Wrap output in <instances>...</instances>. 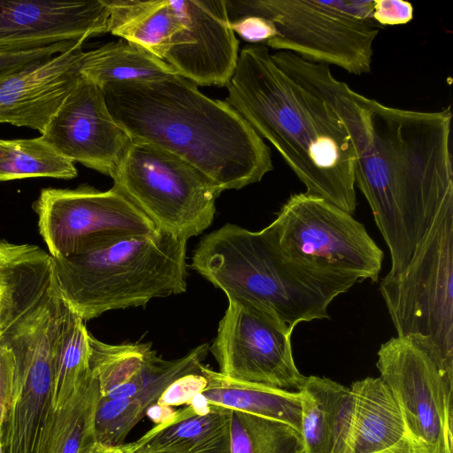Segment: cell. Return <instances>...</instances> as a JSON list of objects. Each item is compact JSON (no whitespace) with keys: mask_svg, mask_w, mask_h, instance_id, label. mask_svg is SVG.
I'll list each match as a JSON object with an SVG mask.
<instances>
[{"mask_svg":"<svg viewBox=\"0 0 453 453\" xmlns=\"http://www.w3.org/2000/svg\"><path fill=\"white\" fill-rule=\"evenodd\" d=\"M280 68L325 100L351 141L355 185L391 256L388 275L411 261L443 203L453 197L450 107L418 111L387 106L336 80L329 65L285 54Z\"/></svg>","mask_w":453,"mask_h":453,"instance_id":"obj_1","label":"cell"},{"mask_svg":"<svg viewBox=\"0 0 453 453\" xmlns=\"http://www.w3.org/2000/svg\"><path fill=\"white\" fill-rule=\"evenodd\" d=\"M103 89L110 113L131 140L185 160L222 191L259 182L273 169L269 147L250 124L188 79L110 82Z\"/></svg>","mask_w":453,"mask_h":453,"instance_id":"obj_2","label":"cell"},{"mask_svg":"<svg viewBox=\"0 0 453 453\" xmlns=\"http://www.w3.org/2000/svg\"><path fill=\"white\" fill-rule=\"evenodd\" d=\"M226 88V102L279 151L305 193L352 215L353 148L334 109L281 70L263 44L242 50Z\"/></svg>","mask_w":453,"mask_h":453,"instance_id":"obj_3","label":"cell"},{"mask_svg":"<svg viewBox=\"0 0 453 453\" xmlns=\"http://www.w3.org/2000/svg\"><path fill=\"white\" fill-rule=\"evenodd\" d=\"M190 266L223 290L228 302L261 310L290 332L300 322L328 318L334 297L360 281L293 261L268 226L253 232L230 223L201 240Z\"/></svg>","mask_w":453,"mask_h":453,"instance_id":"obj_4","label":"cell"},{"mask_svg":"<svg viewBox=\"0 0 453 453\" xmlns=\"http://www.w3.org/2000/svg\"><path fill=\"white\" fill-rule=\"evenodd\" d=\"M187 242L157 229L111 246L51 257L54 280L84 321L108 311L144 306L153 298L186 291Z\"/></svg>","mask_w":453,"mask_h":453,"instance_id":"obj_5","label":"cell"},{"mask_svg":"<svg viewBox=\"0 0 453 453\" xmlns=\"http://www.w3.org/2000/svg\"><path fill=\"white\" fill-rule=\"evenodd\" d=\"M397 336L426 337L453 367V197L440 208L410 263L380 287Z\"/></svg>","mask_w":453,"mask_h":453,"instance_id":"obj_6","label":"cell"},{"mask_svg":"<svg viewBox=\"0 0 453 453\" xmlns=\"http://www.w3.org/2000/svg\"><path fill=\"white\" fill-rule=\"evenodd\" d=\"M115 189L158 229L189 239L208 228L222 190L199 170L153 144L131 140L111 176Z\"/></svg>","mask_w":453,"mask_h":453,"instance_id":"obj_7","label":"cell"},{"mask_svg":"<svg viewBox=\"0 0 453 453\" xmlns=\"http://www.w3.org/2000/svg\"><path fill=\"white\" fill-rule=\"evenodd\" d=\"M228 20L243 16L269 19L275 36L267 48L289 51L356 75L371 71L372 44L380 26L351 19L319 0H225Z\"/></svg>","mask_w":453,"mask_h":453,"instance_id":"obj_8","label":"cell"},{"mask_svg":"<svg viewBox=\"0 0 453 453\" xmlns=\"http://www.w3.org/2000/svg\"><path fill=\"white\" fill-rule=\"evenodd\" d=\"M376 366L411 439L426 453H453V367L426 337H392Z\"/></svg>","mask_w":453,"mask_h":453,"instance_id":"obj_9","label":"cell"},{"mask_svg":"<svg viewBox=\"0 0 453 453\" xmlns=\"http://www.w3.org/2000/svg\"><path fill=\"white\" fill-rule=\"evenodd\" d=\"M268 228L283 253L300 265L378 280L383 251L363 224L321 197L294 194Z\"/></svg>","mask_w":453,"mask_h":453,"instance_id":"obj_10","label":"cell"},{"mask_svg":"<svg viewBox=\"0 0 453 453\" xmlns=\"http://www.w3.org/2000/svg\"><path fill=\"white\" fill-rule=\"evenodd\" d=\"M33 208L38 216L39 233L52 257L149 236L158 229L114 188L107 191L88 186L43 188Z\"/></svg>","mask_w":453,"mask_h":453,"instance_id":"obj_11","label":"cell"},{"mask_svg":"<svg viewBox=\"0 0 453 453\" xmlns=\"http://www.w3.org/2000/svg\"><path fill=\"white\" fill-rule=\"evenodd\" d=\"M291 334L275 317L228 302L209 351L219 365V372L227 378L298 391L306 376L295 364Z\"/></svg>","mask_w":453,"mask_h":453,"instance_id":"obj_12","label":"cell"},{"mask_svg":"<svg viewBox=\"0 0 453 453\" xmlns=\"http://www.w3.org/2000/svg\"><path fill=\"white\" fill-rule=\"evenodd\" d=\"M41 136L68 160L110 177L131 142L110 113L103 88L82 76Z\"/></svg>","mask_w":453,"mask_h":453,"instance_id":"obj_13","label":"cell"},{"mask_svg":"<svg viewBox=\"0 0 453 453\" xmlns=\"http://www.w3.org/2000/svg\"><path fill=\"white\" fill-rule=\"evenodd\" d=\"M175 4L184 28L164 61L196 85L226 87L237 65L239 42L225 0H177Z\"/></svg>","mask_w":453,"mask_h":453,"instance_id":"obj_14","label":"cell"},{"mask_svg":"<svg viewBox=\"0 0 453 453\" xmlns=\"http://www.w3.org/2000/svg\"><path fill=\"white\" fill-rule=\"evenodd\" d=\"M108 0L0 1V52L86 41L109 33Z\"/></svg>","mask_w":453,"mask_h":453,"instance_id":"obj_15","label":"cell"},{"mask_svg":"<svg viewBox=\"0 0 453 453\" xmlns=\"http://www.w3.org/2000/svg\"><path fill=\"white\" fill-rule=\"evenodd\" d=\"M84 42L1 79L0 124L30 127L42 134L81 76Z\"/></svg>","mask_w":453,"mask_h":453,"instance_id":"obj_16","label":"cell"},{"mask_svg":"<svg viewBox=\"0 0 453 453\" xmlns=\"http://www.w3.org/2000/svg\"><path fill=\"white\" fill-rule=\"evenodd\" d=\"M298 391L303 453H345L353 415L350 388L311 375Z\"/></svg>","mask_w":453,"mask_h":453,"instance_id":"obj_17","label":"cell"},{"mask_svg":"<svg viewBox=\"0 0 453 453\" xmlns=\"http://www.w3.org/2000/svg\"><path fill=\"white\" fill-rule=\"evenodd\" d=\"M353 415L345 453H380L411 439L400 408L380 377L349 387Z\"/></svg>","mask_w":453,"mask_h":453,"instance_id":"obj_18","label":"cell"},{"mask_svg":"<svg viewBox=\"0 0 453 453\" xmlns=\"http://www.w3.org/2000/svg\"><path fill=\"white\" fill-rule=\"evenodd\" d=\"M208 351L209 345L203 343L181 357L166 360L157 375L131 396L119 400L100 398L95 416L97 442L125 443L129 432L157 404L165 390L179 378L197 371Z\"/></svg>","mask_w":453,"mask_h":453,"instance_id":"obj_19","label":"cell"},{"mask_svg":"<svg viewBox=\"0 0 453 453\" xmlns=\"http://www.w3.org/2000/svg\"><path fill=\"white\" fill-rule=\"evenodd\" d=\"M204 389L190 401L202 407L217 406L286 423L301 434L300 391L252 384L227 378L207 366Z\"/></svg>","mask_w":453,"mask_h":453,"instance_id":"obj_20","label":"cell"},{"mask_svg":"<svg viewBox=\"0 0 453 453\" xmlns=\"http://www.w3.org/2000/svg\"><path fill=\"white\" fill-rule=\"evenodd\" d=\"M88 365L100 398L119 400L138 392L163 368L150 342L109 344L88 334Z\"/></svg>","mask_w":453,"mask_h":453,"instance_id":"obj_21","label":"cell"},{"mask_svg":"<svg viewBox=\"0 0 453 453\" xmlns=\"http://www.w3.org/2000/svg\"><path fill=\"white\" fill-rule=\"evenodd\" d=\"M109 33L164 60L184 22L174 0H108Z\"/></svg>","mask_w":453,"mask_h":453,"instance_id":"obj_22","label":"cell"},{"mask_svg":"<svg viewBox=\"0 0 453 453\" xmlns=\"http://www.w3.org/2000/svg\"><path fill=\"white\" fill-rule=\"evenodd\" d=\"M210 406L206 414L192 415L188 407L174 411L143 447L181 453H231L232 411Z\"/></svg>","mask_w":453,"mask_h":453,"instance_id":"obj_23","label":"cell"},{"mask_svg":"<svg viewBox=\"0 0 453 453\" xmlns=\"http://www.w3.org/2000/svg\"><path fill=\"white\" fill-rule=\"evenodd\" d=\"M80 74L103 88L110 82L150 81L177 74L164 60L123 39L84 51Z\"/></svg>","mask_w":453,"mask_h":453,"instance_id":"obj_24","label":"cell"},{"mask_svg":"<svg viewBox=\"0 0 453 453\" xmlns=\"http://www.w3.org/2000/svg\"><path fill=\"white\" fill-rule=\"evenodd\" d=\"M99 399L97 380L88 370L71 398L56 410L45 453H92L97 443L95 416Z\"/></svg>","mask_w":453,"mask_h":453,"instance_id":"obj_25","label":"cell"},{"mask_svg":"<svg viewBox=\"0 0 453 453\" xmlns=\"http://www.w3.org/2000/svg\"><path fill=\"white\" fill-rule=\"evenodd\" d=\"M76 176L74 163L58 153L42 136L0 139V181L35 177L70 180Z\"/></svg>","mask_w":453,"mask_h":453,"instance_id":"obj_26","label":"cell"},{"mask_svg":"<svg viewBox=\"0 0 453 453\" xmlns=\"http://www.w3.org/2000/svg\"><path fill=\"white\" fill-rule=\"evenodd\" d=\"M84 322L67 305L55 360L53 403L56 410L71 398L89 370V333Z\"/></svg>","mask_w":453,"mask_h":453,"instance_id":"obj_27","label":"cell"},{"mask_svg":"<svg viewBox=\"0 0 453 453\" xmlns=\"http://www.w3.org/2000/svg\"><path fill=\"white\" fill-rule=\"evenodd\" d=\"M231 453H303L301 434L289 425L232 411Z\"/></svg>","mask_w":453,"mask_h":453,"instance_id":"obj_28","label":"cell"},{"mask_svg":"<svg viewBox=\"0 0 453 453\" xmlns=\"http://www.w3.org/2000/svg\"><path fill=\"white\" fill-rule=\"evenodd\" d=\"M76 42H65L27 50L0 52V80L35 62L66 50Z\"/></svg>","mask_w":453,"mask_h":453,"instance_id":"obj_29","label":"cell"},{"mask_svg":"<svg viewBox=\"0 0 453 453\" xmlns=\"http://www.w3.org/2000/svg\"><path fill=\"white\" fill-rule=\"evenodd\" d=\"M204 365L189 374L182 376L173 382L162 394L157 403L161 407L187 404L196 395L202 392L207 385L203 373Z\"/></svg>","mask_w":453,"mask_h":453,"instance_id":"obj_30","label":"cell"},{"mask_svg":"<svg viewBox=\"0 0 453 453\" xmlns=\"http://www.w3.org/2000/svg\"><path fill=\"white\" fill-rule=\"evenodd\" d=\"M228 21L234 33L245 41L255 44L264 45L276 34L273 22L263 17L250 15Z\"/></svg>","mask_w":453,"mask_h":453,"instance_id":"obj_31","label":"cell"},{"mask_svg":"<svg viewBox=\"0 0 453 453\" xmlns=\"http://www.w3.org/2000/svg\"><path fill=\"white\" fill-rule=\"evenodd\" d=\"M413 19V5L403 0H374L373 19L380 27L407 24Z\"/></svg>","mask_w":453,"mask_h":453,"instance_id":"obj_32","label":"cell"},{"mask_svg":"<svg viewBox=\"0 0 453 453\" xmlns=\"http://www.w3.org/2000/svg\"><path fill=\"white\" fill-rule=\"evenodd\" d=\"M15 360L12 351L0 342V422L10 408L14 384Z\"/></svg>","mask_w":453,"mask_h":453,"instance_id":"obj_33","label":"cell"},{"mask_svg":"<svg viewBox=\"0 0 453 453\" xmlns=\"http://www.w3.org/2000/svg\"><path fill=\"white\" fill-rule=\"evenodd\" d=\"M327 3L335 11L351 19L379 25L373 19L374 0H333Z\"/></svg>","mask_w":453,"mask_h":453,"instance_id":"obj_34","label":"cell"},{"mask_svg":"<svg viewBox=\"0 0 453 453\" xmlns=\"http://www.w3.org/2000/svg\"><path fill=\"white\" fill-rule=\"evenodd\" d=\"M165 423V421L157 424L135 441L119 445H106L97 442L92 453H134L137 449L143 446L164 426Z\"/></svg>","mask_w":453,"mask_h":453,"instance_id":"obj_35","label":"cell"},{"mask_svg":"<svg viewBox=\"0 0 453 453\" xmlns=\"http://www.w3.org/2000/svg\"><path fill=\"white\" fill-rule=\"evenodd\" d=\"M380 453H426L412 439L399 443L398 445Z\"/></svg>","mask_w":453,"mask_h":453,"instance_id":"obj_36","label":"cell"},{"mask_svg":"<svg viewBox=\"0 0 453 453\" xmlns=\"http://www.w3.org/2000/svg\"><path fill=\"white\" fill-rule=\"evenodd\" d=\"M134 453H181L175 450H170V449H145L143 446L137 449Z\"/></svg>","mask_w":453,"mask_h":453,"instance_id":"obj_37","label":"cell"},{"mask_svg":"<svg viewBox=\"0 0 453 453\" xmlns=\"http://www.w3.org/2000/svg\"><path fill=\"white\" fill-rule=\"evenodd\" d=\"M2 424L3 422H0V453H4L3 451V444H2Z\"/></svg>","mask_w":453,"mask_h":453,"instance_id":"obj_38","label":"cell"}]
</instances>
